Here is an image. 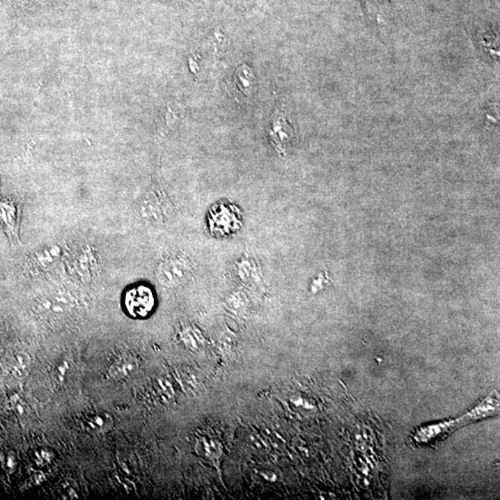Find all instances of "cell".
Here are the masks:
<instances>
[{
    "label": "cell",
    "mask_w": 500,
    "mask_h": 500,
    "mask_svg": "<svg viewBox=\"0 0 500 500\" xmlns=\"http://www.w3.org/2000/svg\"><path fill=\"white\" fill-rule=\"evenodd\" d=\"M114 425V419L107 412H95L84 419V426L87 432L92 434H101L109 431Z\"/></svg>",
    "instance_id": "obj_7"
},
{
    "label": "cell",
    "mask_w": 500,
    "mask_h": 500,
    "mask_svg": "<svg viewBox=\"0 0 500 500\" xmlns=\"http://www.w3.org/2000/svg\"><path fill=\"white\" fill-rule=\"evenodd\" d=\"M60 257V249L57 247H52L42 250L36 257V263L44 269H49L50 267L54 266Z\"/></svg>",
    "instance_id": "obj_9"
},
{
    "label": "cell",
    "mask_w": 500,
    "mask_h": 500,
    "mask_svg": "<svg viewBox=\"0 0 500 500\" xmlns=\"http://www.w3.org/2000/svg\"><path fill=\"white\" fill-rule=\"evenodd\" d=\"M189 267L182 258H170L159 266L158 278L159 283L166 286H175L187 277Z\"/></svg>",
    "instance_id": "obj_4"
},
{
    "label": "cell",
    "mask_w": 500,
    "mask_h": 500,
    "mask_svg": "<svg viewBox=\"0 0 500 500\" xmlns=\"http://www.w3.org/2000/svg\"><path fill=\"white\" fill-rule=\"evenodd\" d=\"M136 359L131 355H122L119 358L115 359L112 364L109 368V377L112 380H122V379L127 377L132 373L136 369Z\"/></svg>",
    "instance_id": "obj_6"
},
{
    "label": "cell",
    "mask_w": 500,
    "mask_h": 500,
    "mask_svg": "<svg viewBox=\"0 0 500 500\" xmlns=\"http://www.w3.org/2000/svg\"><path fill=\"white\" fill-rule=\"evenodd\" d=\"M0 224L11 243L19 242V207L18 204L10 199H0Z\"/></svg>",
    "instance_id": "obj_3"
},
{
    "label": "cell",
    "mask_w": 500,
    "mask_h": 500,
    "mask_svg": "<svg viewBox=\"0 0 500 500\" xmlns=\"http://www.w3.org/2000/svg\"><path fill=\"white\" fill-rule=\"evenodd\" d=\"M288 123H286L285 118L278 115L274 120V125H272V136H274L275 140L277 139L278 136H280L279 139H278V141L281 143L285 142L286 140H288V142L289 137H290L288 134Z\"/></svg>",
    "instance_id": "obj_10"
},
{
    "label": "cell",
    "mask_w": 500,
    "mask_h": 500,
    "mask_svg": "<svg viewBox=\"0 0 500 500\" xmlns=\"http://www.w3.org/2000/svg\"><path fill=\"white\" fill-rule=\"evenodd\" d=\"M8 365L11 375L18 379L24 378L30 372L32 358L28 353L16 352L11 355Z\"/></svg>",
    "instance_id": "obj_8"
},
{
    "label": "cell",
    "mask_w": 500,
    "mask_h": 500,
    "mask_svg": "<svg viewBox=\"0 0 500 500\" xmlns=\"http://www.w3.org/2000/svg\"><path fill=\"white\" fill-rule=\"evenodd\" d=\"M75 308V302L67 295L52 293L39 297L36 300L33 308L38 315L45 318H63L71 313Z\"/></svg>",
    "instance_id": "obj_1"
},
{
    "label": "cell",
    "mask_w": 500,
    "mask_h": 500,
    "mask_svg": "<svg viewBox=\"0 0 500 500\" xmlns=\"http://www.w3.org/2000/svg\"><path fill=\"white\" fill-rule=\"evenodd\" d=\"M125 305L132 317L145 318L153 311L155 306V296L148 286H134L126 293Z\"/></svg>",
    "instance_id": "obj_2"
},
{
    "label": "cell",
    "mask_w": 500,
    "mask_h": 500,
    "mask_svg": "<svg viewBox=\"0 0 500 500\" xmlns=\"http://www.w3.org/2000/svg\"><path fill=\"white\" fill-rule=\"evenodd\" d=\"M233 92L240 100H249L256 91V78L248 66H241L235 72L232 80Z\"/></svg>",
    "instance_id": "obj_5"
},
{
    "label": "cell",
    "mask_w": 500,
    "mask_h": 500,
    "mask_svg": "<svg viewBox=\"0 0 500 500\" xmlns=\"http://www.w3.org/2000/svg\"><path fill=\"white\" fill-rule=\"evenodd\" d=\"M13 409L19 416L27 415V404H25L21 398L17 397L13 400Z\"/></svg>",
    "instance_id": "obj_11"
}]
</instances>
